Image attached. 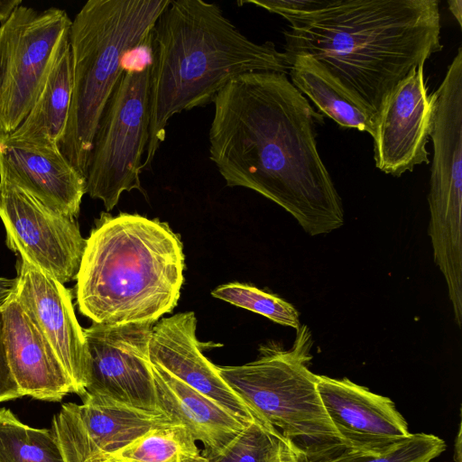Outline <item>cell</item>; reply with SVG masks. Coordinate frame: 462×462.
I'll return each instance as SVG.
<instances>
[{
  "label": "cell",
  "instance_id": "1",
  "mask_svg": "<svg viewBox=\"0 0 462 462\" xmlns=\"http://www.w3.org/2000/svg\"><path fill=\"white\" fill-rule=\"evenodd\" d=\"M213 103L209 158L228 187L271 199L310 236L344 225L342 200L317 148L320 116L284 73L241 74Z\"/></svg>",
  "mask_w": 462,
  "mask_h": 462
},
{
  "label": "cell",
  "instance_id": "2",
  "mask_svg": "<svg viewBox=\"0 0 462 462\" xmlns=\"http://www.w3.org/2000/svg\"><path fill=\"white\" fill-rule=\"evenodd\" d=\"M437 0H335L284 32L287 62L308 58L376 117L397 85L442 50Z\"/></svg>",
  "mask_w": 462,
  "mask_h": 462
},
{
  "label": "cell",
  "instance_id": "3",
  "mask_svg": "<svg viewBox=\"0 0 462 462\" xmlns=\"http://www.w3.org/2000/svg\"><path fill=\"white\" fill-rule=\"evenodd\" d=\"M272 42L256 43L202 0H170L151 42L149 137L142 171L151 168L175 114L213 103L234 78L248 72L289 70Z\"/></svg>",
  "mask_w": 462,
  "mask_h": 462
},
{
  "label": "cell",
  "instance_id": "4",
  "mask_svg": "<svg viewBox=\"0 0 462 462\" xmlns=\"http://www.w3.org/2000/svg\"><path fill=\"white\" fill-rule=\"evenodd\" d=\"M184 268L181 240L168 223L103 212L76 276L79 310L94 323H155L176 307Z\"/></svg>",
  "mask_w": 462,
  "mask_h": 462
},
{
  "label": "cell",
  "instance_id": "5",
  "mask_svg": "<svg viewBox=\"0 0 462 462\" xmlns=\"http://www.w3.org/2000/svg\"><path fill=\"white\" fill-rule=\"evenodd\" d=\"M170 0H88L71 21L72 90L61 153L85 178L95 134L128 56L152 41Z\"/></svg>",
  "mask_w": 462,
  "mask_h": 462
},
{
  "label": "cell",
  "instance_id": "6",
  "mask_svg": "<svg viewBox=\"0 0 462 462\" xmlns=\"http://www.w3.org/2000/svg\"><path fill=\"white\" fill-rule=\"evenodd\" d=\"M311 331L296 329L289 349L260 346L256 360L242 365H217L229 387L290 443L302 462H322L348 451L320 400L312 359Z\"/></svg>",
  "mask_w": 462,
  "mask_h": 462
},
{
  "label": "cell",
  "instance_id": "7",
  "mask_svg": "<svg viewBox=\"0 0 462 462\" xmlns=\"http://www.w3.org/2000/svg\"><path fill=\"white\" fill-rule=\"evenodd\" d=\"M151 60L125 69L101 116L86 176V193L107 211L124 191H143L149 137Z\"/></svg>",
  "mask_w": 462,
  "mask_h": 462
},
{
  "label": "cell",
  "instance_id": "8",
  "mask_svg": "<svg viewBox=\"0 0 462 462\" xmlns=\"http://www.w3.org/2000/svg\"><path fill=\"white\" fill-rule=\"evenodd\" d=\"M71 20L57 7L19 5L0 26V134L14 132L35 104Z\"/></svg>",
  "mask_w": 462,
  "mask_h": 462
},
{
  "label": "cell",
  "instance_id": "9",
  "mask_svg": "<svg viewBox=\"0 0 462 462\" xmlns=\"http://www.w3.org/2000/svg\"><path fill=\"white\" fill-rule=\"evenodd\" d=\"M154 324L92 322L84 329L87 394L138 410L160 411L149 356Z\"/></svg>",
  "mask_w": 462,
  "mask_h": 462
},
{
  "label": "cell",
  "instance_id": "10",
  "mask_svg": "<svg viewBox=\"0 0 462 462\" xmlns=\"http://www.w3.org/2000/svg\"><path fill=\"white\" fill-rule=\"evenodd\" d=\"M6 245L61 283L76 279L87 239L74 218L56 212L0 177Z\"/></svg>",
  "mask_w": 462,
  "mask_h": 462
},
{
  "label": "cell",
  "instance_id": "11",
  "mask_svg": "<svg viewBox=\"0 0 462 462\" xmlns=\"http://www.w3.org/2000/svg\"><path fill=\"white\" fill-rule=\"evenodd\" d=\"M432 120V97L428 94L424 65L400 82L378 114L374 139L375 166L400 177L429 163L426 145Z\"/></svg>",
  "mask_w": 462,
  "mask_h": 462
},
{
  "label": "cell",
  "instance_id": "12",
  "mask_svg": "<svg viewBox=\"0 0 462 462\" xmlns=\"http://www.w3.org/2000/svg\"><path fill=\"white\" fill-rule=\"evenodd\" d=\"M17 261L15 295L46 337L69 374L74 393H86L84 329L75 315L69 290L24 255Z\"/></svg>",
  "mask_w": 462,
  "mask_h": 462
},
{
  "label": "cell",
  "instance_id": "13",
  "mask_svg": "<svg viewBox=\"0 0 462 462\" xmlns=\"http://www.w3.org/2000/svg\"><path fill=\"white\" fill-rule=\"evenodd\" d=\"M323 407L348 451L382 453L408 438V423L388 397L347 378L317 374Z\"/></svg>",
  "mask_w": 462,
  "mask_h": 462
},
{
  "label": "cell",
  "instance_id": "14",
  "mask_svg": "<svg viewBox=\"0 0 462 462\" xmlns=\"http://www.w3.org/2000/svg\"><path fill=\"white\" fill-rule=\"evenodd\" d=\"M196 328L197 319L192 311L155 322L149 340L151 363L235 416L248 422L266 424L224 381L217 365L202 354Z\"/></svg>",
  "mask_w": 462,
  "mask_h": 462
},
{
  "label": "cell",
  "instance_id": "15",
  "mask_svg": "<svg viewBox=\"0 0 462 462\" xmlns=\"http://www.w3.org/2000/svg\"><path fill=\"white\" fill-rule=\"evenodd\" d=\"M3 337L13 377L23 396L60 402L75 393L53 347L15 295L2 305Z\"/></svg>",
  "mask_w": 462,
  "mask_h": 462
},
{
  "label": "cell",
  "instance_id": "16",
  "mask_svg": "<svg viewBox=\"0 0 462 462\" xmlns=\"http://www.w3.org/2000/svg\"><path fill=\"white\" fill-rule=\"evenodd\" d=\"M0 177L51 209L76 218L86 194V178L60 150L37 149L0 141Z\"/></svg>",
  "mask_w": 462,
  "mask_h": 462
},
{
  "label": "cell",
  "instance_id": "17",
  "mask_svg": "<svg viewBox=\"0 0 462 462\" xmlns=\"http://www.w3.org/2000/svg\"><path fill=\"white\" fill-rule=\"evenodd\" d=\"M152 368L158 410L185 426L205 449L224 450L253 423L235 416L162 368L152 364Z\"/></svg>",
  "mask_w": 462,
  "mask_h": 462
},
{
  "label": "cell",
  "instance_id": "18",
  "mask_svg": "<svg viewBox=\"0 0 462 462\" xmlns=\"http://www.w3.org/2000/svg\"><path fill=\"white\" fill-rule=\"evenodd\" d=\"M72 90L69 34L60 42L42 89L20 126L0 141L58 151L67 125Z\"/></svg>",
  "mask_w": 462,
  "mask_h": 462
},
{
  "label": "cell",
  "instance_id": "19",
  "mask_svg": "<svg viewBox=\"0 0 462 462\" xmlns=\"http://www.w3.org/2000/svg\"><path fill=\"white\" fill-rule=\"evenodd\" d=\"M76 404L78 417L99 453L122 448L149 430L176 423L161 411H146L85 394ZM178 424V423H176Z\"/></svg>",
  "mask_w": 462,
  "mask_h": 462
},
{
  "label": "cell",
  "instance_id": "20",
  "mask_svg": "<svg viewBox=\"0 0 462 462\" xmlns=\"http://www.w3.org/2000/svg\"><path fill=\"white\" fill-rule=\"evenodd\" d=\"M292 85L337 125L374 135L375 116L308 58L288 61Z\"/></svg>",
  "mask_w": 462,
  "mask_h": 462
},
{
  "label": "cell",
  "instance_id": "21",
  "mask_svg": "<svg viewBox=\"0 0 462 462\" xmlns=\"http://www.w3.org/2000/svg\"><path fill=\"white\" fill-rule=\"evenodd\" d=\"M88 458L95 462H208L189 430L176 423L154 428L110 453H99L88 438Z\"/></svg>",
  "mask_w": 462,
  "mask_h": 462
},
{
  "label": "cell",
  "instance_id": "22",
  "mask_svg": "<svg viewBox=\"0 0 462 462\" xmlns=\"http://www.w3.org/2000/svg\"><path fill=\"white\" fill-rule=\"evenodd\" d=\"M0 462H65L52 429H37L0 409Z\"/></svg>",
  "mask_w": 462,
  "mask_h": 462
},
{
  "label": "cell",
  "instance_id": "23",
  "mask_svg": "<svg viewBox=\"0 0 462 462\" xmlns=\"http://www.w3.org/2000/svg\"><path fill=\"white\" fill-rule=\"evenodd\" d=\"M212 296L266 317L280 325L298 329L300 315L296 308L282 298L255 287L232 282L217 287Z\"/></svg>",
  "mask_w": 462,
  "mask_h": 462
},
{
  "label": "cell",
  "instance_id": "24",
  "mask_svg": "<svg viewBox=\"0 0 462 462\" xmlns=\"http://www.w3.org/2000/svg\"><path fill=\"white\" fill-rule=\"evenodd\" d=\"M445 449V441L433 434L411 433L382 453L346 451L322 462H430Z\"/></svg>",
  "mask_w": 462,
  "mask_h": 462
},
{
  "label": "cell",
  "instance_id": "25",
  "mask_svg": "<svg viewBox=\"0 0 462 462\" xmlns=\"http://www.w3.org/2000/svg\"><path fill=\"white\" fill-rule=\"evenodd\" d=\"M282 437L272 426L253 422L224 450L202 453L208 462H266Z\"/></svg>",
  "mask_w": 462,
  "mask_h": 462
},
{
  "label": "cell",
  "instance_id": "26",
  "mask_svg": "<svg viewBox=\"0 0 462 462\" xmlns=\"http://www.w3.org/2000/svg\"><path fill=\"white\" fill-rule=\"evenodd\" d=\"M335 0H246L237 2L238 5H255L271 13L283 16L290 23L327 8Z\"/></svg>",
  "mask_w": 462,
  "mask_h": 462
},
{
  "label": "cell",
  "instance_id": "27",
  "mask_svg": "<svg viewBox=\"0 0 462 462\" xmlns=\"http://www.w3.org/2000/svg\"><path fill=\"white\" fill-rule=\"evenodd\" d=\"M0 306V402L23 397L11 373L3 337V318Z\"/></svg>",
  "mask_w": 462,
  "mask_h": 462
},
{
  "label": "cell",
  "instance_id": "28",
  "mask_svg": "<svg viewBox=\"0 0 462 462\" xmlns=\"http://www.w3.org/2000/svg\"><path fill=\"white\" fill-rule=\"evenodd\" d=\"M266 462H302L290 443L282 437Z\"/></svg>",
  "mask_w": 462,
  "mask_h": 462
},
{
  "label": "cell",
  "instance_id": "29",
  "mask_svg": "<svg viewBox=\"0 0 462 462\" xmlns=\"http://www.w3.org/2000/svg\"><path fill=\"white\" fill-rule=\"evenodd\" d=\"M17 278L0 277V306H2L15 291Z\"/></svg>",
  "mask_w": 462,
  "mask_h": 462
},
{
  "label": "cell",
  "instance_id": "30",
  "mask_svg": "<svg viewBox=\"0 0 462 462\" xmlns=\"http://www.w3.org/2000/svg\"><path fill=\"white\" fill-rule=\"evenodd\" d=\"M23 2L21 0H0V23H4L11 14L21 5Z\"/></svg>",
  "mask_w": 462,
  "mask_h": 462
},
{
  "label": "cell",
  "instance_id": "31",
  "mask_svg": "<svg viewBox=\"0 0 462 462\" xmlns=\"http://www.w3.org/2000/svg\"><path fill=\"white\" fill-rule=\"evenodd\" d=\"M448 9L456 18L459 26H462V0H448Z\"/></svg>",
  "mask_w": 462,
  "mask_h": 462
},
{
  "label": "cell",
  "instance_id": "32",
  "mask_svg": "<svg viewBox=\"0 0 462 462\" xmlns=\"http://www.w3.org/2000/svg\"><path fill=\"white\" fill-rule=\"evenodd\" d=\"M88 459H89V458H88ZM89 460H90V459H89ZM90 461H92V460H90ZM92 462H95V461H92Z\"/></svg>",
  "mask_w": 462,
  "mask_h": 462
}]
</instances>
